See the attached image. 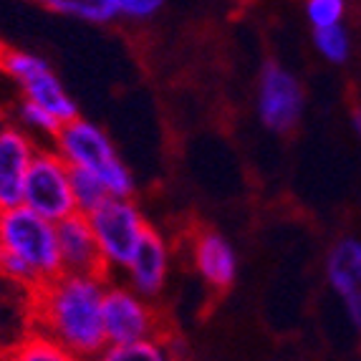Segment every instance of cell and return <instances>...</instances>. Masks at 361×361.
I'll use <instances>...</instances> for the list:
<instances>
[{"mask_svg": "<svg viewBox=\"0 0 361 361\" xmlns=\"http://www.w3.org/2000/svg\"><path fill=\"white\" fill-rule=\"evenodd\" d=\"M106 276L63 273L28 293V326L56 338L84 361H94L106 349L104 295Z\"/></svg>", "mask_w": 361, "mask_h": 361, "instance_id": "obj_1", "label": "cell"}, {"mask_svg": "<svg viewBox=\"0 0 361 361\" xmlns=\"http://www.w3.org/2000/svg\"><path fill=\"white\" fill-rule=\"evenodd\" d=\"M63 276L59 230L28 207L0 212V281L25 293Z\"/></svg>", "mask_w": 361, "mask_h": 361, "instance_id": "obj_2", "label": "cell"}, {"mask_svg": "<svg viewBox=\"0 0 361 361\" xmlns=\"http://www.w3.org/2000/svg\"><path fill=\"white\" fill-rule=\"evenodd\" d=\"M51 147L66 159L71 169H84L97 177L106 187L109 197L134 200L137 180L104 127L78 116L71 124L61 127Z\"/></svg>", "mask_w": 361, "mask_h": 361, "instance_id": "obj_3", "label": "cell"}, {"mask_svg": "<svg viewBox=\"0 0 361 361\" xmlns=\"http://www.w3.org/2000/svg\"><path fill=\"white\" fill-rule=\"evenodd\" d=\"M0 71L18 86L23 102L46 109L61 124H71L81 116L76 99L43 56L23 49H0Z\"/></svg>", "mask_w": 361, "mask_h": 361, "instance_id": "obj_4", "label": "cell"}, {"mask_svg": "<svg viewBox=\"0 0 361 361\" xmlns=\"http://www.w3.org/2000/svg\"><path fill=\"white\" fill-rule=\"evenodd\" d=\"M86 217H89L99 253L109 273L127 268L137 247L145 240L147 230L152 228L142 207L137 205V200L109 197L104 205H99Z\"/></svg>", "mask_w": 361, "mask_h": 361, "instance_id": "obj_5", "label": "cell"}, {"mask_svg": "<svg viewBox=\"0 0 361 361\" xmlns=\"http://www.w3.org/2000/svg\"><path fill=\"white\" fill-rule=\"evenodd\" d=\"M23 207L59 225L76 215V200L71 187V167L51 145H41L25 177Z\"/></svg>", "mask_w": 361, "mask_h": 361, "instance_id": "obj_6", "label": "cell"}, {"mask_svg": "<svg viewBox=\"0 0 361 361\" xmlns=\"http://www.w3.org/2000/svg\"><path fill=\"white\" fill-rule=\"evenodd\" d=\"M306 109V91L301 78L278 61H265L255 86V111L268 132L290 134L301 124Z\"/></svg>", "mask_w": 361, "mask_h": 361, "instance_id": "obj_7", "label": "cell"}, {"mask_svg": "<svg viewBox=\"0 0 361 361\" xmlns=\"http://www.w3.org/2000/svg\"><path fill=\"white\" fill-rule=\"evenodd\" d=\"M104 336L106 346H124V343L164 336L162 319L152 301L142 298L127 283L109 281L104 295Z\"/></svg>", "mask_w": 361, "mask_h": 361, "instance_id": "obj_8", "label": "cell"}, {"mask_svg": "<svg viewBox=\"0 0 361 361\" xmlns=\"http://www.w3.org/2000/svg\"><path fill=\"white\" fill-rule=\"evenodd\" d=\"M38 147L18 121L0 119V212L23 205L25 177Z\"/></svg>", "mask_w": 361, "mask_h": 361, "instance_id": "obj_9", "label": "cell"}, {"mask_svg": "<svg viewBox=\"0 0 361 361\" xmlns=\"http://www.w3.org/2000/svg\"><path fill=\"white\" fill-rule=\"evenodd\" d=\"M190 263L212 293H225L238 281L240 258L233 243L215 228H195L190 235Z\"/></svg>", "mask_w": 361, "mask_h": 361, "instance_id": "obj_10", "label": "cell"}, {"mask_svg": "<svg viewBox=\"0 0 361 361\" xmlns=\"http://www.w3.org/2000/svg\"><path fill=\"white\" fill-rule=\"evenodd\" d=\"M169 268H172V247H169L167 235L157 228H149L134 258L124 268L127 286L147 301H154L167 288Z\"/></svg>", "mask_w": 361, "mask_h": 361, "instance_id": "obj_11", "label": "cell"}, {"mask_svg": "<svg viewBox=\"0 0 361 361\" xmlns=\"http://www.w3.org/2000/svg\"><path fill=\"white\" fill-rule=\"evenodd\" d=\"M326 278L341 298L351 324L361 329V240L341 238L326 255Z\"/></svg>", "mask_w": 361, "mask_h": 361, "instance_id": "obj_12", "label": "cell"}, {"mask_svg": "<svg viewBox=\"0 0 361 361\" xmlns=\"http://www.w3.org/2000/svg\"><path fill=\"white\" fill-rule=\"evenodd\" d=\"M59 230V250L63 260V273H78V276H106L109 271L99 253L97 238L91 230L89 217L76 212L56 225Z\"/></svg>", "mask_w": 361, "mask_h": 361, "instance_id": "obj_13", "label": "cell"}, {"mask_svg": "<svg viewBox=\"0 0 361 361\" xmlns=\"http://www.w3.org/2000/svg\"><path fill=\"white\" fill-rule=\"evenodd\" d=\"M41 8L89 25H111L119 20V0H43Z\"/></svg>", "mask_w": 361, "mask_h": 361, "instance_id": "obj_14", "label": "cell"}, {"mask_svg": "<svg viewBox=\"0 0 361 361\" xmlns=\"http://www.w3.org/2000/svg\"><path fill=\"white\" fill-rule=\"evenodd\" d=\"M0 361H84L66 346H61L56 338L46 336V334L28 329L16 346L8 351Z\"/></svg>", "mask_w": 361, "mask_h": 361, "instance_id": "obj_15", "label": "cell"}, {"mask_svg": "<svg viewBox=\"0 0 361 361\" xmlns=\"http://www.w3.org/2000/svg\"><path fill=\"white\" fill-rule=\"evenodd\" d=\"M94 361H175L167 349L164 336L147 338V341L124 343V346H106Z\"/></svg>", "mask_w": 361, "mask_h": 361, "instance_id": "obj_16", "label": "cell"}, {"mask_svg": "<svg viewBox=\"0 0 361 361\" xmlns=\"http://www.w3.org/2000/svg\"><path fill=\"white\" fill-rule=\"evenodd\" d=\"M71 187H73V200H76V210L81 215H91L99 205H104L109 200L106 187L94 175L84 172V169H71Z\"/></svg>", "mask_w": 361, "mask_h": 361, "instance_id": "obj_17", "label": "cell"}, {"mask_svg": "<svg viewBox=\"0 0 361 361\" xmlns=\"http://www.w3.org/2000/svg\"><path fill=\"white\" fill-rule=\"evenodd\" d=\"M313 46L324 56L329 63H346L351 54V38L349 30L341 25H334V28H321L313 30Z\"/></svg>", "mask_w": 361, "mask_h": 361, "instance_id": "obj_18", "label": "cell"}, {"mask_svg": "<svg viewBox=\"0 0 361 361\" xmlns=\"http://www.w3.org/2000/svg\"><path fill=\"white\" fill-rule=\"evenodd\" d=\"M16 121H18L28 134H41V137L51 139V142H54L56 134L63 127L54 114L46 111V109L36 106V104H30V102H23V99H20L18 106H16Z\"/></svg>", "mask_w": 361, "mask_h": 361, "instance_id": "obj_19", "label": "cell"}, {"mask_svg": "<svg viewBox=\"0 0 361 361\" xmlns=\"http://www.w3.org/2000/svg\"><path fill=\"white\" fill-rule=\"evenodd\" d=\"M343 13H346V3L343 0H311V3H306V16L308 23L313 25V30L341 25Z\"/></svg>", "mask_w": 361, "mask_h": 361, "instance_id": "obj_20", "label": "cell"}, {"mask_svg": "<svg viewBox=\"0 0 361 361\" xmlns=\"http://www.w3.org/2000/svg\"><path fill=\"white\" fill-rule=\"evenodd\" d=\"M162 0H119V20L127 23H149L162 11Z\"/></svg>", "mask_w": 361, "mask_h": 361, "instance_id": "obj_21", "label": "cell"}, {"mask_svg": "<svg viewBox=\"0 0 361 361\" xmlns=\"http://www.w3.org/2000/svg\"><path fill=\"white\" fill-rule=\"evenodd\" d=\"M351 127H354L356 137H361V109H354V114H351Z\"/></svg>", "mask_w": 361, "mask_h": 361, "instance_id": "obj_22", "label": "cell"}]
</instances>
